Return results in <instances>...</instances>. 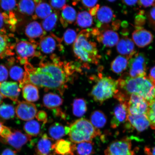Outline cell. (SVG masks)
<instances>
[{
    "mask_svg": "<svg viewBox=\"0 0 155 155\" xmlns=\"http://www.w3.org/2000/svg\"><path fill=\"white\" fill-rule=\"evenodd\" d=\"M38 43L34 40L21 41L17 42L15 46L17 55V61L21 65H25L29 62L28 59L35 57H41V53L37 51Z\"/></svg>",
    "mask_w": 155,
    "mask_h": 155,
    "instance_id": "cell-6",
    "label": "cell"
},
{
    "mask_svg": "<svg viewBox=\"0 0 155 155\" xmlns=\"http://www.w3.org/2000/svg\"><path fill=\"white\" fill-rule=\"evenodd\" d=\"M61 39L55 34L51 33L49 35L44 36L40 38L39 47L42 53L46 54H53L56 50L59 51L63 50L64 47Z\"/></svg>",
    "mask_w": 155,
    "mask_h": 155,
    "instance_id": "cell-9",
    "label": "cell"
},
{
    "mask_svg": "<svg viewBox=\"0 0 155 155\" xmlns=\"http://www.w3.org/2000/svg\"><path fill=\"white\" fill-rule=\"evenodd\" d=\"M0 6L4 11L13 12L17 6L16 0H0Z\"/></svg>",
    "mask_w": 155,
    "mask_h": 155,
    "instance_id": "cell-42",
    "label": "cell"
},
{
    "mask_svg": "<svg viewBox=\"0 0 155 155\" xmlns=\"http://www.w3.org/2000/svg\"><path fill=\"white\" fill-rule=\"evenodd\" d=\"M69 127L55 123L50 126L48 129V134L53 140H58L65 135L69 134Z\"/></svg>",
    "mask_w": 155,
    "mask_h": 155,
    "instance_id": "cell-25",
    "label": "cell"
},
{
    "mask_svg": "<svg viewBox=\"0 0 155 155\" xmlns=\"http://www.w3.org/2000/svg\"><path fill=\"white\" fill-rule=\"evenodd\" d=\"M8 76V71L5 65H0V82L7 80Z\"/></svg>",
    "mask_w": 155,
    "mask_h": 155,
    "instance_id": "cell-45",
    "label": "cell"
},
{
    "mask_svg": "<svg viewBox=\"0 0 155 155\" xmlns=\"http://www.w3.org/2000/svg\"><path fill=\"white\" fill-rule=\"evenodd\" d=\"M25 33L30 40H34V39L43 37L46 33L39 23L34 21L27 25L25 29Z\"/></svg>",
    "mask_w": 155,
    "mask_h": 155,
    "instance_id": "cell-21",
    "label": "cell"
},
{
    "mask_svg": "<svg viewBox=\"0 0 155 155\" xmlns=\"http://www.w3.org/2000/svg\"><path fill=\"white\" fill-rule=\"evenodd\" d=\"M91 36V29L81 31L74 43L73 51L75 57L82 62L97 65L99 63L101 55L96 42L90 40Z\"/></svg>",
    "mask_w": 155,
    "mask_h": 155,
    "instance_id": "cell-2",
    "label": "cell"
},
{
    "mask_svg": "<svg viewBox=\"0 0 155 155\" xmlns=\"http://www.w3.org/2000/svg\"><path fill=\"white\" fill-rule=\"evenodd\" d=\"M24 129L27 134L31 137H36L40 134L41 125L38 121L31 120L25 123Z\"/></svg>",
    "mask_w": 155,
    "mask_h": 155,
    "instance_id": "cell-37",
    "label": "cell"
},
{
    "mask_svg": "<svg viewBox=\"0 0 155 155\" xmlns=\"http://www.w3.org/2000/svg\"><path fill=\"white\" fill-rule=\"evenodd\" d=\"M148 103V108L146 115L150 122L151 127L155 130V97Z\"/></svg>",
    "mask_w": 155,
    "mask_h": 155,
    "instance_id": "cell-39",
    "label": "cell"
},
{
    "mask_svg": "<svg viewBox=\"0 0 155 155\" xmlns=\"http://www.w3.org/2000/svg\"><path fill=\"white\" fill-rule=\"evenodd\" d=\"M73 62L61 61L55 54L50 56V60L42 57L38 68L30 63L24 65L28 83H31L45 91L55 90L63 94L68 84L73 81L75 72L81 69Z\"/></svg>",
    "mask_w": 155,
    "mask_h": 155,
    "instance_id": "cell-1",
    "label": "cell"
},
{
    "mask_svg": "<svg viewBox=\"0 0 155 155\" xmlns=\"http://www.w3.org/2000/svg\"><path fill=\"white\" fill-rule=\"evenodd\" d=\"M22 95L25 99L28 102H35L39 99V94L38 87L28 83L22 88Z\"/></svg>",
    "mask_w": 155,
    "mask_h": 155,
    "instance_id": "cell-28",
    "label": "cell"
},
{
    "mask_svg": "<svg viewBox=\"0 0 155 155\" xmlns=\"http://www.w3.org/2000/svg\"><path fill=\"white\" fill-rule=\"evenodd\" d=\"M99 43L104 47L110 48L116 45L119 41V34L111 29H99L96 37Z\"/></svg>",
    "mask_w": 155,
    "mask_h": 155,
    "instance_id": "cell-14",
    "label": "cell"
},
{
    "mask_svg": "<svg viewBox=\"0 0 155 155\" xmlns=\"http://www.w3.org/2000/svg\"><path fill=\"white\" fill-rule=\"evenodd\" d=\"M128 115L127 102H120L114 108L111 121V127L115 129L127 121Z\"/></svg>",
    "mask_w": 155,
    "mask_h": 155,
    "instance_id": "cell-17",
    "label": "cell"
},
{
    "mask_svg": "<svg viewBox=\"0 0 155 155\" xmlns=\"http://www.w3.org/2000/svg\"><path fill=\"white\" fill-rule=\"evenodd\" d=\"M148 78L155 87V66L150 70Z\"/></svg>",
    "mask_w": 155,
    "mask_h": 155,
    "instance_id": "cell-51",
    "label": "cell"
},
{
    "mask_svg": "<svg viewBox=\"0 0 155 155\" xmlns=\"http://www.w3.org/2000/svg\"><path fill=\"white\" fill-rule=\"evenodd\" d=\"M93 18L90 13L86 11L79 12L76 18V24L82 28H90L93 24Z\"/></svg>",
    "mask_w": 155,
    "mask_h": 155,
    "instance_id": "cell-33",
    "label": "cell"
},
{
    "mask_svg": "<svg viewBox=\"0 0 155 155\" xmlns=\"http://www.w3.org/2000/svg\"><path fill=\"white\" fill-rule=\"evenodd\" d=\"M129 59L124 56L119 55L112 62L111 68L113 72L120 74L125 71L128 65Z\"/></svg>",
    "mask_w": 155,
    "mask_h": 155,
    "instance_id": "cell-31",
    "label": "cell"
},
{
    "mask_svg": "<svg viewBox=\"0 0 155 155\" xmlns=\"http://www.w3.org/2000/svg\"><path fill=\"white\" fill-rule=\"evenodd\" d=\"M41 1V0H20L17 5L18 10L23 15H32L36 5Z\"/></svg>",
    "mask_w": 155,
    "mask_h": 155,
    "instance_id": "cell-27",
    "label": "cell"
},
{
    "mask_svg": "<svg viewBox=\"0 0 155 155\" xmlns=\"http://www.w3.org/2000/svg\"><path fill=\"white\" fill-rule=\"evenodd\" d=\"M7 26H9V29L11 30L9 15L5 12H0V33L6 34V29L5 27Z\"/></svg>",
    "mask_w": 155,
    "mask_h": 155,
    "instance_id": "cell-41",
    "label": "cell"
},
{
    "mask_svg": "<svg viewBox=\"0 0 155 155\" xmlns=\"http://www.w3.org/2000/svg\"><path fill=\"white\" fill-rule=\"evenodd\" d=\"M15 113L19 119L29 121L34 119L37 113L35 104L30 102L18 101L15 108Z\"/></svg>",
    "mask_w": 155,
    "mask_h": 155,
    "instance_id": "cell-15",
    "label": "cell"
},
{
    "mask_svg": "<svg viewBox=\"0 0 155 155\" xmlns=\"http://www.w3.org/2000/svg\"><path fill=\"white\" fill-rule=\"evenodd\" d=\"M66 2L67 0H49L50 6L55 11L62 9L66 5Z\"/></svg>",
    "mask_w": 155,
    "mask_h": 155,
    "instance_id": "cell-44",
    "label": "cell"
},
{
    "mask_svg": "<svg viewBox=\"0 0 155 155\" xmlns=\"http://www.w3.org/2000/svg\"><path fill=\"white\" fill-rule=\"evenodd\" d=\"M118 53L128 59L134 55L137 51L135 50L134 43L127 36H123L116 45Z\"/></svg>",
    "mask_w": 155,
    "mask_h": 155,
    "instance_id": "cell-20",
    "label": "cell"
},
{
    "mask_svg": "<svg viewBox=\"0 0 155 155\" xmlns=\"http://www.w3.org/2000/svg\"><path fill=\"white\" fill-rule=\"evenodd\" d=\"M1 155H17L16 151L7 148L3 151Z\"/></svg>",
    "mask_w": 155,
    "mask_h": 155,
    "instance_id": "cell-54",
    "label": "cell"
},
{
    "mask_svg": "<svg viewBox=\"0 0 155 155\" xmlns=\"http://www.w3.org/2000/svg\"><path fill=\"white\" fill-rule=\"evenodd\" d=\"M15 111L11 104H3L0 105V118L5 120L12 119L15 117Z\"/></svg>",
    "mask_w": 155,
    "mask_h": 155,
    "instance_id": "cell-38",
    "label": "cell"
},
{
    "mask_svg": "<svg viewBox=\"0 0 155 155\" xmlns=\"http://www.w3.org/2000/svg\"><path fill=\"white\" fill-rule=\"evenodd\" d=\"M74 144L71 141L60 139L54 143V149L56 154L59 155H74Z\"/></svg>",
    "mask_w": 155,
    "mask_h": 155,
    "instance_id": "cell-24",
    "label": "cell"
},
{
    "mask_svg": "<svg viewBox=\"0 0 155 155\" xmlns=\"http://www.w3.org/2000/svg\"><path fill=\"white\" fill-rule=\"evenodd\" d=\"M128 23L127 22V21H123V22H122L121 24V25L122 27H123V28H126L128 26Z\"/></svg>",
    "mask_w": 155,
    "mask_h": 155,
    "instance_id": "cell-57",
    "label": "cell"
},
{
    "mask_svg": "<svg viewBox=\"0 0 155 155\" xmlns=\"http://www.w3.org/2000/svg\"><path fill=\"white\" fill-rule=\"evenodd\" d=\"M12 132V131L10 128L3 125L0 133V137L3 139L7 138L11 134Z\"/></svg>",
    "mask_w": 155,
    "mask_h": 155,
    "instance_id": "cell-49",
    "label": "cell"
},
{
    "mask_svg": "<svg viewBox=\"0 0 155 155\" xmlns=\"http://www.w3.org/2000/svg\"><path fill=\"white\" fill-rule=\"evenodd\" d=\"M126 127L128 128L134 129L139 132H141L148 128L150 125L146 114L138 115H128Z\"/></svg>",
    "mask_w": 155,
    "mask_h": 155,
    "instance_id": "cell-16",
    "label": "cell"
},
{
    "mask_svg": "<svg viewBox=\"0 0 155 155\" xmlns=\"http://www.w3.org/2000/svg\"><path fill=\"white\" fill-rule=\"evenodd\" d=\"M74 151L78 155H92L94 153V143L85 141L74 144Z\"/></svg>",
    "mask_w": 155,
    "mask_h": 155,
    "instance_id": "cell-35",
    "label": "cell"
},
{
    "mask_svg": "<svg viewBox=\"0 0 155 155\" xmlns=\"http://www.w3.org/2000/svg\"><path fill=\"white\" fill-rule=\"evenodd\" d=\"M69 128L70 139L75 144L92 141L101 134L99 129L95 127L90 121L84 118L77 120L71 124Z\"/></svg>",
    "mask_w": 155,
    "mask_h": 155,
    "instance_id": "cell-4",
    "label": "cell"
},
{
    "mask_svg": "<svg viewBox=\"0 0 155 155\" xmlns=\"http://www.w3.org/2000/svg\"><path fill=\"white\" fill-rule=\"evenodd\" d=\"M60 20L64 28H66L69 25L72 24L76 20V11L70 5H66L61 9Z\"/></svg>",
    "mask_w": 155,
    "mask_h": 155,
    "instance_id": "cell-22",
    "label": "cell"
},
{
    "mask_svg": "<svg viewBox=\"0 0 155 155\" xmlns=\"http://www.w3.org/2000/svg\"><path fill=\"white\" fill-rule=\"evenodd\" d=\"M59 12L55 11L42 21V26L46 32L51 31L55 28L59 18Z\"/></svg>",
    "mask_w": 155,
    "mask_h": 155,
    "instance_id": "cell-36",
    "label": "cell"
},
{
    "mask_svg": "<svg viewBox=\"0 0 155 155\" xmlns=\"http://www.w3.org/2000/svg\"><path fill=\"white\" fill-rule=\"evenodd\" d=\"M147 59L143 53L137 52L129 61V76L135 78L145 77L146 74Z\"/></svg>",
    "mask_w": 155,
    "mask_h": 155,
    "instance_id": "cell-7",
    "label": "cell"
},
{
    "mask_svg": "<svg viewBox=\"0 0 155 155\" xmlns=\"http://www.w3.org/2000/svg\"><path fill=\"white\" fill-rule=\"evenodd\" d=\"M122 2L128 6H133L138 3V0H122Z\"/></svg>",
    "mask_w": 155,
    "mask_h": 155,
    "instance_id": "cell-53",
    "label": "cell"
},
{
    "mask_svg": "<svg viewBox=\"0 0 155 155\" xmlns=\"http://www.w3.org/2000/svg\"><path fill=\"white\" fill-rule=\"evenodd\" d=\"M139 5L140 6L148 8L153 6L155 3V0H139Z\"/></svg>",
    "mask_w": 155,
    "mask_h": 155,
    "instance_id": "cell-50",
    "label": "cell"
},
{
    "mask_svg": "<svg viewBox=\"0 0 155 155\" xmlns=\"http://www.w3.org/2000/svg\"><path fill=\"white\" fill-rule=\"evenodd\" d=\"M132 38L137 47L143 48L152 43L154 37L150 31L141 28L136 29L132 34Z\"/></svg>",
    "mask_w": 155,
    "mask_h": 155,
    "instance_id": "cell-18",
    "label": "cell"
},
{
    "mask_svg": "<svg viewBox=\"0 0 155 155\" xmlns=\"http://www.w3.org/2000/svg\"><path fill=\"white\" fill-rule=\"evenodd\" d=\"M73 113L76 117H82L86 114L87 107L86 101L84 98L75 99L72 104Z\"/></svg>",
    "mask_w": 155,
    "mask_h": 155,
    "instance_id": "cell-34",
    "label": "cell"
},
{
    "mask_svg": "<svg viewBox=\"0 0 155 155\" xmlns=\"http://www.w3.org/2000/svg\"><path fill=\"white\" fill-rule=\"evenodd\" d=\"M63 100L59 95L49 92L44 95L43 98L44 106L48 109L54 110L63 104Z\"/></svg>",
    "mask_w": 155,
    "mask_h": 155,
    "instance_id": "cell-26",
    "label": "cell"
},
{
    "mask_svg": "<svg viewBox=\"0 0 155 155\" xmlns=\"http://www.w3.org/2000/svg\"><path fill=\"white\" fill-rule=\"evenodd\" d=\"M36 117L38 120L42 122L44 124H45L48 121V116L46 112L42 111H39L37 113Z\"/></svg>",
    "mask_w": 155,
    "mask_h": 155,
    "instance_id": "cell-46",
    "label": "cell"
},
{
    "mask_svg": "<svg viewBox=\"0 0 155 155\" xmlns=\"http://www.w3.org/2000/svg\"><path fill=\"white\" fill-rule=\"evenodd\" d=\"M147 18L144 10H140L135 18V28H143L146 23Z\"/></svg>",
    "mask_w": 155,
    "mask_h": 155,
    "instance_id": "cell-43",
    "label": "cell"
},
{
    "mask_svg": "<svg viewBox=\"0 0 155 155\" xmlns=\"http://www.w3.org/2000/svg\"><path fill=\"white\" fill-rule=\"evenodd\" d=\"M121 21L120 20L113 21L112 24V29L115 31L119 30L121 26Z\"/></svg>",
    "mask_w": 155,
    "mask_h": 155,
    "instance_id": "cell-52",
    "label": "cell"
},
{
    "mask_svg": "<svg viewBox=\"0 0 155 155\" xmlns=\"http://www.w3.org/2000/svg\"><path fill=\"white\" fill-rule=\"evenodd\" d=\"M118 89L125 93L118 92V94L125 98V94H135L142 97L149 102L155 97V87L148 78L145 77L131 78L130 76L121 78L118 80Z\"/></svg>",
    "mask_w": 155,
    "mask_h": 155,
    "instance_id": "cell-3",
    "label": "cell"
},
{
    "mask_svg": "<svg viewBox=\"0 0 155 155\" xmlns=\"http://www.w3.org/2000/svg\"><path fill=\"white\" fill-rule=\"evenodd\" d=\"M99 8V5H97L96 6L90 9V10H89V13H90V14L92 16H95L96 14L98 9Z\"/></svg>",
    "mask_w": 155,
    "mask_h": 155,
    "instance_id": "cell-56",
    "label": "cell"
},
{
    "mask_svg": "<svg viewBox=\"0 0 155 155\" xmlns=\"http://www.w3.org/2000/svg\"><path fill=\"white\" fill-rule=\"evenodd\" d=\"M15 44H12L9 36L0 33V60L14 55Z\"/></svg>",
    "mask_w": 155,
    "mask_h": 155,
    "instance_id": "cell-23",
    "label": "cell"
},
{
    "mask_svg": "<svg viewBox=\"0 0 155 155\" xmlns=\"http://www.w3.org/2000/svg\"><path fill=\"white\" fill-rule=\"evenodd\" d=\"M145 152L147 155H155V146L150 148L146 147L145 148Z\"/></svg>",
    "mask_w": 155,
    "mask_h": 155,
    "instance_id": "cell-55",
    "label": "cell"
},
{
    "mask_svg": "<svg viewBox=\"0 0 155 155\" xmlns=\"http://www.w3.org/2000/svg\"><path fill=\"white\" fill-rule=\"evenodd\" d=\"M148 18L150 24L154 28L155 26V4L149 12Z\"/></svg>",
    "mask_w": 155,
    "mask_h": 155,
    "instance_id": "cell-47",
    "label": "cell"
},
{
    "mask_svg": "<svg viewBox=\"0 0 155 155\" xmlns=\"http://www.w3.org/2000/svg\"><path fill=\"white\" fill-rule=\"evenodd\" d=\"M21 90L18 83L4 82L0 84V93L4 98H8L15 103H18Z\"/></svg>",
    "mask_w": 155,
    "mask_h": 155,
    "instance_id": "cell-19",
    "label": "cell"
},
{
    "mask_svg": "<svg viewBox=\"0 0 155 155\" xmlns=\"http://www.w3.org/2000/svg\"><path fill=\"white\" fill-rule=\"evenodd\" d=\"M32 137L25 134L18 130H14L9 136L6 139L0 137V141L3 144L11 145L17 151H20L23 146L28 141H31Z\"/></svg>",
    "mask_w": 155,
    "mask_h": 155,
    "instance_id": "cell-12",
    "label": "cell"
},
{
    "mask_svg": "<svg viewBox=\"0 0 155 155\" xmlns=\"http://www.w3.org/2000/svg\"><path fill=\"white\" fill-rule=\"evenodd\" d=\"M52 12L53 9L51 6L48 3L41 1L36 5L35 15H32V18L34 19H45Z\"/></svg>",
    "mask_w": 155,
    "mask_h": 155,
    "instance_id": "cell-30",
    "label": "cell"
},
{
    "mask_svg": "<svg viewBox=\"0 0 155 155\" xmlns=\"http://www.w3.org/2000/svg\"><path fill=\"white\" fill-rule=\"evenodd\" d=\"M127 102L128 113L129 115L146 114L149 103L142 97L135 94L131 95Z\"/></svg>",
    "mask_w": 155,
    "mask_h": 155,
    "instance_id": "cell-11",
    "label": "cell"
},
{
    "mask_svg": "<svg viewBox=\"0 0 155 155\" xmlns=\"http://www.w3.org/2000/svg\"><path fill=\"white\" fill-rule=\"evenodd\" d=\"M107 1L110 2H114L116 1V0H107Z\"/></svg>",
    "mask_w": 155,
    "mask_h": 155,
    "instance_id": "cell-60",
    "label": "cell"
},
{
    "mask_svg": "<svg viewBox=\"0 0 155 155\" xmlns=\"http://www.w3.org/2000/svg\"><path fill=\"white\" fill-rule=\"evenodd\" d=\"M3 123L2 121H0V133L1 131L2 128V127L3 126Z\"/></svg>",
    "mask_w": 155,
    "mask_h": 155,
    "instance_id": "cell-59",
    "label": "cell"
},
{
    "mask_svg": "<svg viewBox=\"0 0 155 155\" xmlns=\"http://www.w3.org/2000/svg\"><path fill=\"white\" fill-rule=\"evenodd\" d=\"M82 5L87 8L91 9L97 5L98 0H81Z\"/></svg>",
    "mask_w": 155,
    "mask_h": 155,
    "instance_id": "cell-48",
    "label": "cell"
},
{
    "mask_svg": "<svg viewBox=\"0 0 155 155\" xmlns=\"http://www.w3.org/2000/svg\"><path fill=\"white\" fill-rule=\"evenodd\" d=\"M1 82H0V84H1ZM4 98V97L2 95L1 93H0V104H1L2 102V101L3 98Z\"/></svg>",
    "mask_w": 155,
    "mask_h": 155,
    "instance_id": "cell-58",
    "label": "cell"
},
{
    "mask_svg": "<svg viewBox=\"0 0 155 155\" xmlns=\"http://www.w3.org/2000/svg\"><path fill=\"white\" fill-rule=\"evenodd\" d=\"M94 17L97 28L104 29L110 28L108 24L115 20L116 16L111 8L103 6L99 8Z\"/></svg>",
    "mask_w": 155,
    "mask_h": 155,
    "instance_id": "cell-13",
    "label": "cell"
},
{
    "mask_svg": "<svg viewBox=\"0 0 155 155\" xmlns=\"http://www.w3.org/2000/svg\"><path fill=\"white\" fill-rule=\"evenodd\" d=\"M53 140L46 134L42 135L38 140H31L30 144L31 146L34 147L35 155H56Z\"/></svg>",
    "mask_w": 155,
    "mask_h": 155,
    "instance_id": "cell-10",
    "label": "cell"
},
{
    "mask_svg": "<svg viewBox=\"0 0 155 155\" xmlns=\"http://www.w3.org/2000/svg\"><path fill=\"white\" fill-rule=\"evenodd\" d=\"M15 59L13 58H10L8 60L7 64L9 68L10 77L13 80L19 82L24 78L25 71L19 66L14 65Z\"/></svg>",
    "mask_w": 155,
    "mask_h": 155,
    "instance_id": "cell-29",
    "label": "cell"
},
{
    "mask_svg": "<svg viewBox=\"0 0 155 155\" xmlns=\"http://www.w3.org/2000/svg\"><path fill=\"white\" fill-rule=\"evenodd\" d=\"M134 154V151L132 150L131 140L129 137L113 141L104 151V155Z\"/></svg>",
    "mask_w": 155,
    "mask_h": 155,
    "instance_id": "cell-8",
    "label": "cell"
},
{
    "mask_svg": "<svg viewBox=\"0 0 155 155\" xmlns=\"http://www.w3.org/2000/svg\"><path fill=\"white\" fill-rule=\"evenodd\" d=\"M107 117L103 112L97 110L93 112L90 116V122L95 127L102 128L107 123Z\"/></svg>",
    "mask_w": 155,
    "mask_h": 155,
    "instance_id": "cell-32",
    "label": "cell"
},
{
    "mask_svg": "<svg viewBox=\"0 0 155 155\" xmlns=\"http://www.w3.org/2000/svg\"><path fill=\"white\" fill-rule=\"evenodd\" d=\"M77 36L76 31L73 29H68L63 35L64 41L66 44L70 45L74 43L76 40Z\"/></svg>",
    "mask_w": 155,
    "mask_h": 155,
    "instance_id": "cell-40",
    "label": "cell"
},
{
    "mask_svg": "<svg viewBox=\"0 0 155 155\" xmlns=\"http://www.w3.org/2000/svg\"><path fill=\"white\" fill-rule=\"evenodd\" d=\"M93 86L90 95L95 101L100 104L115 96L119 91L118 81L110 77L100 76Z\"/></svg>",
    "mask_w": 155,
    "mask_h": 155,
    "instance_id": "cell-5",
    "label": "cell"
},
{
    "mask_svg": "<svg viewBox=\"0 0 155 155\" xmlns=\"http://www.w3.org/2000/svg\"><path fill=\"white\" fill-rule=\"evenodd\" d=\"M154 30H155V26L154 27Z\"/></svg>",
    "mask_w": 155,
    "mask_h": 155,
    "instance_id": "cell-61",
    "label": "cell"
}]
</instances>
